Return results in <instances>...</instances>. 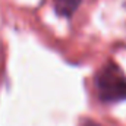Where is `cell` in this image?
I'll return each mask as SVG.
<instances>
[{
    "instance_id": "2",
    "label": "cell",
    "mask_w": 126,
    "mask_h": 126,
    "mask_svg": "<svg viewBox=\"0 0 126 126\" xmlns=\"http://www.w3.org/2000/svg\"><path fill=\"white\" fill-rule=\"evenodd\" d=\"M81 3L82 0H53L54 12L63 18H70L78 10Z\"/></svg>"
},
{
    "instance_id": "1",
    "label": "cell",
    "mask_w": 126,
    "mask_h": 126,
    "mask_svg": "<svg viewBox=\"0 0 126 126\" xmlns=\"http://www.w3.org/2000/svg\"><path fill=\"white\" fill-rule=\"evenodd\" d=\"M94 85L103 103H117L126 100V76L114 62H107L95 75Z\"/></svg>"
},
{
    "instance_id": "3",
    "label": "cell",
    "mask_w": 126,
    "mask_h": 126,
    "mask_svg": "<svg viewBox=\"0 0 126 126\" xmlns=\"http://www.w3.org/2000/svg\"><path fill=\"white\" fill-rule=\"evenodd\" d=\"M79 126H103V125L98 123V122H95V120H93V119H81Z\"/></svg>"
}]
</instances>
